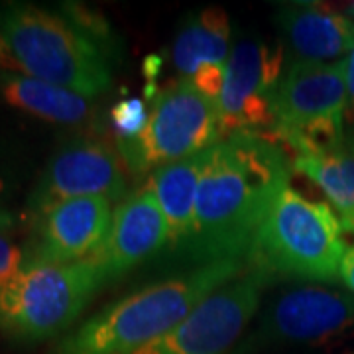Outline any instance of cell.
Instances as JSON below:
<instances>
[{"label": "cell", "instance_id": "18", "mask_svg": "<svg viewBox=\"0 0 354 354\" xmlns=\"http://www.w3.org/2000/svg\"><path fill=\"white\" fill-rule=\"evenodd\" d=\"M293 167L309 177L339 213L342 230L354 234V138L329 152L293 158Z\"/></svg>", "mask_w": 354, "mask_h": 354}, {"label": "cell", "instance_id": "6", "mask_svg": "<svg viewBox=\"0 0 354 354\" xmlns=\"http://www.w3.org/2000/svg\"><path fill=\"white\" fill-rule=\"evenodd\" d=\"M346 83L342 62H290L274 93L270 136L293 158L329 152L344 142Z\"/></svg>", "mask_w": 354, "mask_h": 354}, {"label": "cell", "instance_id": "17", "mask_svg": "<svg viewBox=\"0 0 354 354\" xmlns=\"http://www.w3.org/2000/svg\"><path fill=\"white\" fill-rule=\"evenodd\" d=\"M230 24L221 8H205L193 14L177 32L174 44V65L183 79L193 77L203 65H227Z\"/></svg>", "mask_w": 354, "mask_h": 354}, {"label": "cell", "instance_id": "24", "mask_svg": "<svg viewBox=\"0 0 354 354\" xmlns=\"http://www.w3.org/2000/svg\"><path fill=\"white\" fill-rule=\"evenodd\" d=\"M341 279L344 281V286L353 291L354 295V246L353 248H348L346 254H344V258H342Z\"/></svg>", "mask_w": 354, "mask_h": 354}, {"label": "cell", "instance_id": "3", "mask_svg": "<svg viewBox=\"0 0 354 354\" xmlns=\"http://www.w3.org/2000/svg\"><path fill=\"white\" fill-rule=\"evenodd\" d=\"M0 34L26 75L85 99L113 83L104 44L64 14L24 2L0 4Z\"/></svg>", "mask_w": 354, "mask_h": 354}, {"label": "cell", "instance_id": "16", "mask_svg": "<svg viewBox=\"0 0 354 354\" xmlns=\"http://www.w3.org/2000/svg\"><path fill=\"white\" fill-rule=\"evenodd\" d=\"M0 93L14 109L53 124H81L91 116V99L26 73H2Z\"/></svg>", "mask_w": 354, "mask_h": 354}, {"label": "cell", "instance_id": "12", "mask_svg": "<svg viewBox=\"0 0 354 354\" xmlns=\"http://www.w3.org/2000/svg\"><path fill=\"white\" fill-rule=\"evenodd\" d=\"M354 327V297L323 288H299L268 305L256 342H319Z\"/></svg>", "mask_w": 354, "mask_h": 354}, {"label": "cell", "instance_id": "7", "mask_svg": "<svg viewBox=\"0 0 354 354\" xmlns=\"http://www.w3.org/2000/svg\"><path fill=\"white\" fill-rule=\"evenodd\" d=\"M223 140L215 102L205 99L189 79H179L156 95L144 134L116 142L128 171L142 176L213 148Z\"/></svg>", "mask_w": 354, "mask_h": 354}, {"label": "cell", "instance_id": "10", "mask_svg": "<svg viewBox=\"0 0 354 354\" xmlns=\"http://www.w3.org/2000/svg\"><path fill=\"white\" fill-rule=\"evenodd\" d=\"M111 201L79 197L32 216V239L24 250V268L83 262L101 252L113 227Z\"/></svg>", "mask_w": 354, "mask_h": 354}, {"label": "cell", "instance_id": "5", "mask_svg": "<svg viewBox=\"0 0 354 354\" xmlns=\"http://www.w3.org/2000/svg\"><path fill=\"white\" fill-rule=\"evenodd\" d=\"M111 283L97 256L59 266L22 268L0 286V330L18 342H38L71 327Z\"/></svg>", "mask_w": 354, "mask_h": 354}, {"label": "cell", "instance_id": "19", "mask_svg": "<svg viewBox=\"0 0 354 354\" xmlns=\"http://www.w3.org/2000/svg\"><path fill=\"white\" fill-rule=\"evenodd\" d=\"M150 113L142 99H122L111 109V127L116 142H130L140 138L148 127Z\"/></svg>", "mask_w": 354, "mask_h": 354}, {"label": "cell", "instance_id": "2", "mask_svg": "<svg viewBox=\"0 0 354 354\" xmlns=\"http://www.w3.org/2000/svg\"><path fill=\"white\" fill-rule=\"evenodd\" d=\"M242 262L195 266L189 274L156 281L106 305L50 354H132L183 323L209 295L239 278Z\"/></svg>", "mask_w": 354, "mask_h": 354}, {"label": "cell", "instance_id": "13", "mask_svg": "<svg viewBox=\"0 0 354 354\" xmlns=\"http://www.w3.org/2000/svg\"><path fill=\"white\" fill-rule=\"evenodd\" d=\"M169 242V230L152 189L146 185L114 209L109 239L97 254L109 281L124 276Z\"/></svg>", "mask_w": 354, "mask_h": 354}, {"label": "cell", "instance_id": "11", "mask_svg": "<svg viewBox=\"0 0 354 354\" xmlns=\"http://www.w3.org/2000/svg\"><path fill=\"white\" fill-rule=\"evenodd\" d=\"M127 195V177L118 153L99 140H75L55 153L30 193L28 213L36 216L51 205L79 197L118 201Z\"/></svg>", "mask_w": 354, "mask_h": 354}, {"label": "cell", "instance_id": "14", "mask_svg": "<svg viewBox=\"0 0 354 354\" xmlns=\"http://www.w3.org/2000/svg\"><path fill=\"white\" fill-rule=\"evenodd\" d=\"M278 26L290 50V62L330 64L354 48V26L323 4H286L279 8Z\"/></svg>", "mask_w": 354, "mask_h": 354}, {"label": "cell", "instance_id": "22", "mask_svg": "<svg viewBox=\"0 0 354 354\" xmlns=\"http://www.w3.org/2000/svg\"><path fill=\"white\" fill-rule=\"evenodd\" d=\"M342 71H344V83H346V111H344V122L354 127V48L346 59H342Z\"/></svg>", "mask_w": 354, "mask_h": 354}, {"label": "cell", "instance_id": "25", "mask_svg": "<svg viewBox=\"0 0 354 354\" xmlns=\"http://www.w3.org/2000/svg\"><path fill=\"white\" fill-rule=\"evenodd\" d=\"M10 225H12V218L8 216V213L0 211V232H2V230H6Z\"/></svg>", "mask_w": 354, "mask_h": 354}, {"label": "cell", "instance_id": "26", "mask_svg": "<svg viewBox=\"0 0 354 354\" xmlns=\"http://www.w3.org/2000/svg\"><path fill=\"white\" fill-rule=\"evenodd\" d=\"M348 10H351V14H354V2L351 4V8H348Z\"/></svg>", "mask_w": 354, "mask_h": 354}, {"label": "cell", "instance_id": "8", "mask_svg": "<svg viewBox=\"0 0 354 354\" xmlns=\"http://www.w3.org/2000/svg\"><path fill=\"white\" fill-rule=\"evenodd\" d=\"M272 281L250 268L197 305L176 329L132 354H232Z\"/></svg>", "mask_w": 354, "mask_h": 354}, {"label": "cell", "instance_id": "9", "mask_svg": "<svg viewBox=\"0 0 354 354\" xmlns=\"http://www.w3.org/2000/svg\"><path fill=\"white\" fill-rule=\"evenodd\" d=\"M286 71V51L260 39H242L225 65L216 102L223 138L236 132L266 134L274 127V93Z\"/></svg>", "mask_w": 354, "mask_h": 354}, {"label": "cell", "instance_id": "23", "mask_svg": "<svg viewBox=\"0 0 354 354\" xmlns=\"http://www.w3.org/2000/svg\"><path fill=\"white\" fill-rule=\"evenodd\" d=\"M0 71H4V73H22L20 65L12 55L8 44L2 38V34H0Z\"/></svg>", "mask_w": 354, "mask_h": 354}, {"label": "cell", "instance_id": "21", "mask_svg": "<svg viewBox=\"0 0 354 354\" xmlns=\"http://www.w3.org/2000/svg\"><path fill=\"white\" fill-rule=\"evenodd\" d=\"M24 268V250L0 232V286L12 279Z\"/></svg>", "mask_w": 354, "mask_h": 354}, {"label": "cell", "instance_id": "15", "mask_svg": "<svg viewBox=\"0 0 354 354\" xmlns=\"http://www.w3.org/2000/svg\"><path fill=\"white\" fill-rule=\"evenodd\" d=\"M205 160L207 150L156 169L148 181V187L152 189L153 197L165 216L169 230L167 244H171L174 250L187 241L193 230L195 203Z\"/></svg>", "mask_w": 354, "mask_h": 354}, {"label": "cell", "instance_id": "1", "mask_svg": "<svg viewBox=\"0 0 354 354\" xmlns=\"http://www.w3.org/2000/svg\"><path fill=\"white\" fill-rule=\"evenodd\" d=\"M291 164L278 142L236 132L207 150L193 230L174 252L193 264L242 262L270 207L290 187Z\"/></svg>", "mask_w": 354, "mask_h": 354}, {"label": "cell", "instance_id": "4", "mask_svg": "<svg viewBox=\"0 0 354 354\" xmlns=\"http://www.w3.org/2000/svg\"><path fill=\"white\" fill-rule=\"evenodd\" d=\"M344 230L327 203L286 187L270 207L246 260L270 278L309 281L341 279Z\"/></svg>", "mask_w": 354, "mask_h": 354}, {"label": "cell", "instance_id": "20", "mask_svg": "<svg viewBox=\"0 0 354 354\" xmlns=\"http://www.w3.org/2000/svg\"><path fill=\"white\" fill-rule=\"evenodd\" d=\"M189 81L205 99H209V101L216 104L218 99H221L223 87H225V65H203L195 75L189 77Z\"/></svg>", "mask_w": 354, "mask_h": 354}]
</instances>
